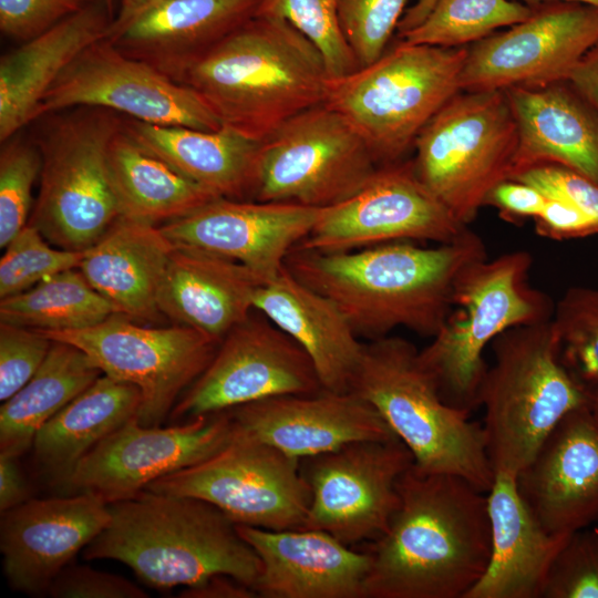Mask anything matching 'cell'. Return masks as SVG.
<instances>
[{"label":"cell","mask_w":598,"mask_h":598,"mask_svg":"<svg viewBox=\"0 0 598 598\" xmlns=\"http://www.w3.org/2000/svg\"><path fill=\"white\" fill-rule=\"evenodd\" d=\"M486 257L483 239L466 228L435 247L400 240L338 252L293 248L285 267L372 341L401 327L433 338L452 310L456 280Z\"/></svg>","instance_id":"obj_1"},{"label":"cell","mask_w":598,"mask_h":598,"mask_svg":"<svg viewBox=\"0 0 598 598\" xmlns=\"http://www.w3.org/2000/svg\"><path fill=\"white\" fill-rule=\"evenodd\" d=\"M398 492L386 530L365 549L364 598H465L491 557L487 493L414 463Z\"/></svg>","instance_id":"obj_2"},{"label":"cell","mask_w":598,"mask_h":598,"mask_svg":"<svg viewBox=\"0 0 598 598\" xmlns=\"http://www.w3.org/2000/svg\"><path fill=\"white\" fill-rule=\"evenodd\" d=\"M172 80L196 91L224 126L262 141L324 103L330 76L319 50L289 22L254 16Z\"/></svg>","instance_id":"obj_3"},{"label":"cell","mask_w":598,"mask_h":598,"mask_svg":"<svg viewBox=\"0 0 598 598\" xmlns=\"http://www.w3.org/2000/svg\"><path fill=\"white\" fill-rule=\"evenodd\" d=\"M107 505L111 519L83 549L85 559L118 560L158 589L193 587L216 575L254 588L260 559L213 504L143 491Z\"/></svg>","instance_id":"obj_4"},{"label":"cell","mask_w":598,"mask_h":598,"mask_svg":"<svg viewBox=\"0 0 598 598\" xmlns=\"http://www.w3.org/2000/svg\"><path fill=\"white\" fill-rule=\"evenodd\" d=\"M350 391L369 402L429 473L460 476L487 493L495 480L483 425L446 403L420 350L388 336L364 343Z\"/></svg>","instance_id":"obj_5"},{"label":"cell","mask_w":598,"mask_h":598,"mask_svg":"<svg viewBox=\"0 0 598 598\" xmlns=\"http://www.w3.org/2000/svg\"><path fill=\"white\" fill-rule=\"evenodd\" d=\"M494 362L478 392L487 454L496 474L517 476L587 389L561 360L551 319L511 328L491 343Z\"/></svg>","instance_id":"obj_6"},{"label":"cell","mask_w":598,"mask_h":598,"mask_svg":"<svg viewBox=\"0 0 598 598\" xmlns=\"http://www.w3.org/2000/svg\"><path fill=\"white\" fill-rule=\"evenodd\" d=\"M532 266L530 252L514 250L471 264L456 280L450 315L420 350L423 365L450 405L468 412L478 406L488 367L483 353L496 337L551 319V300L528 285Z\"/></svg>","instance_id":"obj_7"},{"label":"cell","mask_w":598,"mask_h":598,"mask_svg":"<svg viewBox=\"0 0 598 598\" xmlns=\"http://www.w3.org/2000/svg\"><path fill=\"white\" fill-rule=\"evenodd\" d=\"M467 51L399 40L370 65L330 79L324 103L361 134L379 167L402 162L426 123L462 91Z\"/></svg>","instance_id":"obj_8"},{"label":"cell","mask_w":598,"mask_h":598,"mask_svg":"<svg viewBox=\"0 0 598 598\" xmlns=\"http://www.w3.org/2000/svg\"><path fill=\"white\" fill-rule=\"evenodd\" d=\"M43 117L48 121L34 138L42 156L41 185L28 224L59 248L83 251L120 217L109 148L125 117L89 106Z\"/></svg>","instance_id":"obj_9"},{"label":"cell","mask_w":598,"mask_h":598,"mask_svg":"<svg viewBox=\"0 0 598 598\" xmlns=\"http://www.w3.org/2000/svg\"><path fill=\"white\" fill-rule=\"evenodd\" d=\"M413 148L420 182L468 226L492 189L514 174L518 130L506 92L461 91L421 130Z\"/></svg>","instance_id":"obj_10"},{"label":"cell","mask_w":598,"mask_h":598,"mask_svg":"<svg viewBox=\"0 0 598 598\" xmlns=\"http://www.w3.org/2000/svg\"><path fill=\"white\" fill-rule=\"evenodd\" d=\"M378 168L361 134L321 103L261 141L252 199L328 208L358 193Z\"/></svg>","instance_id":"obj_11"},{"label":"cell","mask_w":598,"mask_h":598,"mask_svg":"<svg viewBox=\"0 0 598 598\" xmlns=\"http://www.w3.org/2000/svg\"><path fill=\"white\" fill-rule=\"evenodd\" d=\"M300 461L236 429L213 456L153 481L145 491L206 501L236 525L298 529L311 502Z\"/></svg>","instance_id":"obj_12"},{"label":"cell","mask_w":598,"mask_h":598,"mask_svg":"<svg viewBox=\"0 0 598 598\" xmlns=\"http://www.w3.org/2000/svg\"><path fill=\"white\" fill-rule=\"evenodd\" d=\"M39 332L80 348L103 374L136 385L142 393L138 423L144 426L164 422L219 344L187 326L144 327L121 313L83 329Z\"/></svg>","instance_id":"obj_13"},{"label":"cell","mask_w":598,"mask_h":598,"mask_svg":"<svg viewBox=\"0 0 598 598\" xmlns=\"http://www.w3.org/2000/svg\"><path fill=\"white\" fill-rule=\"evenodd\" d=\"M79 106L102 107L156 125L224 127L196 91L125 55L107 39L86 48L69 65L42 99L34 121Z\"/></svg>","instance_id":"obj_14"},{"label":"cell","mask_w":598,"mask_h":598,"mask_svg":"<svg viewBox=\"0 0 598 598\" xmlns=\"http://www.w3.org/2000/svg\"><path fill=\"white\" fill-rule=\"evenodd\" d=\"M414 463L399 439L358 441L300 461L311 488L302 529H320L348 546L378 539L399 505L398 482Z\"/></svg>","instance_id":"obj_15"},{"label":"cell","mask_w":598,"mask_h":598,"mask_svg":"<svg viewBox=\"0 0 598 598\" xmlns=\"http://www.w3.org/2000/svg\"><path fill=\"white\" fill-rule=\"evenodd\" d=\"M235 432L228 410L168 427L144 426L134 417L97 443L59 487L106 504L127 499L153 481L213 456Z\"/></svg>","instance_id":"obj_16"},{"label":"cell","mask_w":598,"mask_h":598,"mask_svg":"<svg viewBox=\"0 0 598 598\" xmlns=\"http://www.w3.org/2000/svg\"><path fill=\"white\" fill-rule=\"evenodd\" d=\"M321 390L307 352L267 317L251 312L223 338L171 417L187 421L266 398Z\"/></svg>","instance_id":"obj_17"},{"label":"cell","mask_w":598,"mask_h":598,"mask_svg":"<svg viewBox=\"0 0 598 598\" xmlns=\"http://www.w3.org/2000/svg\"><path fill=\"white\" fill-rule=\"evenodd\" d=\"M597 44V7L542 3L526 20L468 45L461 87L489 91L567 81Z\"/></svg>","instance_id":"obj_18"},{"label":"cell","mask_w":598,"mask_h":598,"mask_svg":"<svg viewBox=\"0 0 598 598\" xmlns=\"http://www.w3.org/2000/svg\"><path fill=\"white\" fill-rule=\"evenodd\" d=\"M461 224L420 182L411 162L380 166L347 200L324 208L295 248L338 252L400 240L456 239Z\"/></svg>","instance_id":"obj_19"},{"label":"cell","mask_w":598,"mask_h":598,"mask_svg":"<svg viewBox=\"0 0 598 598\" xmlns=\"http://www.w3.org/2000/svg\"><path fill=\"white\" fill-rule=\"evenodd\" d=\"M323 209L218 197L159 227L174 247L234 260L266 281L283 268Z\"/></svg>","instance_id":"obj_20"},{"label":"cell","mask_w":598,"mask_h":598,"mask_svg":"<svg viewBox=\"0 0 598 598\" xmlns=\"http://www.w3.org/2000/svg\"><path fill=\"white\" fill-rule=\"evenodd\" d=\"M110 519L109 505L86 493L29 498L1 513L0 550L8 582L23 594H48L60 571Z\"/></svg>","instance_id":"obj_21"},{"label":"cell","mask_w":598,"mask_h":598,"mask_svg":"<svg viewBox=\"0 0 598 598\" xmlns=\"http://www.w3.org/2000/svg\"><path fill=\"white\" fill-rule=\"evenodd\" d=\"M516 482L550 534L569 535L598 519V413L587 404L564 416Z\"/></svg>","instance_id":"obj_22"},{"label":"cell","mask_w":598,"mask_h":598,"mask_svg":"<svg viewBox=\"0 0 598 598\" xmlns=\"http://www.w3.org/2000/svg\"><path fill=\"white\" fill-rule=\"evenodd\" d=\"M228 412L238 431L299 460L358 441L399 439L380 413L352 391L277 395Z\"/></svg>","instance_id":"obj_23"},{"label":"cell","mask_w":598,"mask_h":598,"mask_svg":"<svg viewBox=\"0 0 598 598\" xmlns=\"http://www.w3.org/2000/svg\"><path fill=\"white\" fill-rule=\"evenodd\" d=\"M257 553L254 586L262 598H364L371 556L320 529L270 530L236 525Z\"/></svg>","instance_id":"obj_24"},{"label":"cell","mask_w":598,"mask_h":598,"mask_svg":"<svg viewBox=\"0 0 598 598\" xmlns=\"http://www.w3.org/2000/svg\"><path fill=\"white\" fill-rule=\"evenodd\" d=\"M259 0H153L106 39L168 78L255 16Z\"/></svg>","instance_id":"obj_25"},{"label":"cell","mask_w":598,"mask_h":598,"mask_svg":"<svg viewBox=\"0 0 598 598\" xmlns=\"http://www.w3.org/2000/svg\"><path fill=\"white\" fill-rule=\"evenodd\" d=\"M113 20L105 0H95L1 58V144L34 121L47 92L86 48L107 38Z\"/></svg>","instance_id":"obj_26"},{"label":"cell","mask_w":598,"mask_h":598,"mask_svg":"<svg viewBox=\"0 0 598 598\" xmlns=\"http://www.w3.org/2000/svg\"><path fill=\"white\" fill-rule=\"evenodd\" d=\"M504 91L518 130L512 178L553 163L598 184V115L568 81Z\"/></svg>","instance_id":"obj_27"},{"label":"cell","mask_w":598,"mask_h":598,"mask_svg":"<svg viewBox=\"0 0 598 598\" xmlns=\"http://www.w3.org/2000/svg\"><path fill=\"white\" fill-rule=\"evenodd\" d=\"M254 309L307 352L324 390L350 391L364 343L331 300L283 266L257 289Z\"/></svg>","instance_id":"obj_28"},{"label":"cell","mask_w":598,"mask_h":598,"mask_svg":"<svg viewBox=\"0 0 598 598\" xmlns=\"http://www.w3.org/2000/svg\"><path fill=\"white\" fill-rule=\"evenodd\" d=\"M492 549L465 598H542L550 566L568 535L547 532L526 506L516 477L496 474L487 492Z\"/></svg>","instance_id":"obj_29"},{"label":"cell","mask_w":598,"mask_h":598,"mask_svg":"<svg viewBox=\"0 0 598 598\" xmlns=\"http://www.w3.org/2000/svg\"><path fill=\"white\" fill-rule=\"evenodd\" d=\"M264 282L243 264L175 247L159 288L158 309L174 323L220 342L252 312Z\"/></svg>","instance_id":"obj_30"},{"label":"cell","mask_w":598,"mask_h":598,"mask_svg":"<svg viewBox=\"0 0 598 598\" xmlns=\"http://www.w3.org/2000/svg\"><path fill=\"white\" fill-rule=\"evenodd\" d=\"M175 249L161 227L120 216L89 249L79 270L116 313L154 321L158 293Z\"/></svg>","instance_id":"obj_31"},{"label":"cell","mask_w":598,"mask_h":598,"mask_svg":"<svg viewBox=\"0 0 598 598\" xmlns=\"http://www.w3.org/2000/svg\"><path fill=\"white\" fill-rule=\"evenodd\" d=\"M145 150L217 197L251 198L261 141L229 127L203 131L124 118Z\"/></svg>","instance_id":"obj_32"},{"label":"cell","mask_w":598,"mask_h":598,"mask_svg":"<svg viewBox=\"0 0 598 598\" xmlns=\"http://www.w3.org/2000/svg\"><path fill=\"white\" fill-rule=\"evenodd\" d=\"M141 406L136 385L102 374L35 434L32 450L39 473L59 487L97 443L138 417Z\"/></svg>","instance_id":"obj_33"},{"label":"cell","mask_w":598,"mask_h":598,"mask_svg":"<svg viewBox=\"0 0 598 598\" xmlns=\"http://www.w3.org/2000/svg\"><path fill=\"white\" fill-rule=\"evenodd\" d=\"M109 169L120 216L128 219L165 224L218 198L140 145L124 122L110 144Z\"/></svg>","instance_id":"obj_34"},{"label":"cell","mask_w":598,"mask_h":598,"mask_svg":"<svg viewBox=\"0 0 598 598\" xmlns=\"http://www.w3.org/2000/svg\"><path fill=\"white\" fill-rule=\"evenodd\" d=\"M102 374L80 348L52 340L35 374L1 405L0 454H24L42 425Z\"/></svg>","instance_id":"obj_35"},{"label":"cell","mask_w":598,"mask_h":598,"mask_svg":"<svg viewBox=\"0 0 598 598\" xmlns=\"http://www.w3.org/2000/svg\"><path fill=\"white\" fill-rule=\"evenodd\" d=\"M116 313L113 306L73 268L44 278L32 288L0 300V322L38 331H68L95 326Z\"/></svg>","instance_id":"obj_36"},{"label":"cell","mask_w":598,"mask_h":598,"mask_svg":"<svg viewBox=\"0 0 598 598\" xmlns=\"http://www.w3.org/2000/svg\"><path fill=\"white\" fill-rule=\"evenodd\" d=\"M532 13L533 7L516 0H437L422 22L398 39L409 44L468 47Z\"/></svg>","instance_id":"obj_37"},{"label":"cell","mask_w":598,"mask_h":598,"mask_svg":"<svg viewBox=\"0 0 598 598\" xmlns=\"http://www.w3.org/2000/svg\"><path fill=\"white\" fill-rule=\"evenodd\" d=\"M551 321L561 360L587 391L598 386V287L568 288L554 305Z\"/></svg>","instance_id":"obj_38"},{"label":"cell","mask_w":598,"mask_h":598,"mask_svg":"<svg viewBox=\"0 0 598 598\" xmlns=\"http://www.w3.org/2000/svg\"><path fill=\"white\" fill-rule=\"evenodd\" d=\"M339 0H259L255 16L283 19L321 53L330 79L359 69L338 17Z\"/></svg>","instance_id":"obj_39"},{"label":"cell","mask_w":598,"mask_h":598,"mask_svg":"<svg viewBox=\"0 0 598 598\" xmlns=\"http://www.w3.org/2000/svg\"><path fill=\"white\" fill-rule=\"evenodd\" d=\"M85 250L53 248L27 224L4 247L0 259V298L23 292L47 277L79 268Z\"/></svg>","instance_id":"obj_40"},{"label":"cell","mask_w":598,"mask_h":598,"mask_svg":"<svg viewBox=\"0 0 598 598\" xmlns=\"http://www.w3.org/2000/svg\"><path fill=\"white\" fill-rule=\"evenodd\" d=\"M42 156L35 141L12 137L0 154V247L29 221L33 184L41 173Z\"/></svg>","instance_id":"obj_41"},{"label":"cell","mask_w":598,"mask_h":598,"mask_svg":"<svg viewBox=\"0 0 598 598\" xmlns=\"http://www.w3.org/2000/svg\"><path fill=\"white\" fill-rule=\"evenodd\" d=\"M408 0H339L343 37L359 68L375 62L386 51Z\"/></svg>","instance_id":"obj_42"},{"label":"cell","mask_w":598,"mask_h":598,"mask_svg":"<svg viewBox=\"0 0 598 598\" xmlns=\"http://www.w3.org/2000/svg\"><path fill=\"white\" fill-rule=\"evenodd\" d=\"M542 598H598V529L582 528L567 536Z\"/></svg>","instance_id":"obj_43"},{"label":"cell","mask_w":598,"mask_h":598,"mask_svg":"<svg viewBox=\"0 0 598 598\" xmlns=\"http://www.w3.org/2000/svg\"><path fill=\"white\" fill-rule=\"evenodd\" d=\"M52 340L41 332L0 322V400L16 394L43 363Z\"/></svg>","instance_id":"obj_44"},{"label":"cell","mask_w":598,"mask_h":598,"mask_svg":"<svg viewBox=\"0 0 598 598\" xmlns=\"http://www.w3.org/2000/svg\"><path fill=\"white\" fill-rule=\"evenodd\" d=\"M95 0H0V30L27 41L79 12Z\"/></svg>","instance_id":"obj_45"},{"label":"cell","mask_w":598,"mask_h":598,"mask_svg":"<svg viewBox=\"0 0 598 598\" xmlns=\"http://www.w3.org/2000/svg\"><path fill=\"white\" fill-rule=\"evenodd\" d=\"M512 179L530 184L546 196L569 202L598 225V184L559 164H540Z\"/></svg>","instance_id":"obj_46"},{"label":"cell","mask_w":598,"mask_h":598,"mask_svg":"<svg viewBox=\"0 0 598 598\" xmlns=\"http://www.w3.org/2000/svg\"><path fill=\"white\" fill-rule=\"evenodd\" d=\"M48 595L55 598H145L147 594L128 579L89 566H66L52 581Z\"/></svg>","instance_id":"obj_47"},{"label":"cell","mask_w":598,"mask_h":598,"mask_svg":"<svg viewBox=\"0 0 598 598\" xmlns=\"http://www.w3.org/2000/svg\"><path fill=\"white\" fill-rule=\"evenodd\" d=\"M537 235L565 240L598 235V225L576 206L564 199L548 197L542 213L534 219Z\"/></svg>","instance_id":"obj_48"},{"label":"cell","mask_w":598,"mask_h":598,"mask_svg":"<svg viewBox=\"0 0 598 598\" xmlns=\"http://www.w3.org/2000/svg\"><path fill=\"white\" fill-rule=\"evenodd\" d=\"M546 200L547 196L535 186L507 179L492 189L485 206L497 208L505 220L516 221L530 217L535 219L542 213Z\"/></svg>","instance_id":"obj_49"},{"label":"cell","mask_w":598,"mask_h":598,"mask_svg":"<svg viewBox=\"0 0 598 598\" xmlns=\"http://www.w3.org/2000/svg\"><path fill=\"white\" fill-rule=\"evenodd\" d=\"M18 457L0 454V512L9 511L29 497V487L17 462Z\"/></svg>","instance_id":"obj_50"},{"label":"cell","mask_w":598,"mask_h":598,"mask_svg":"<svg viewBox=\"0 0 598 598\" xmlns=\"http://www.w3.org/2000/svg\"><path fill=\"white\" fill-rule=\"evenodd\" d=\"M186 598H252L258 597L254 588L227 576L216 575L204 582L187 587L181 592Z\"/></svg>","instance_id":"obj_51"},{"label":"cell","mask_w":598,"mask_h":598,"mask_svg":"<svg viewBox=\"0 0 598 598\" xmlns=\"http://www.w3.org/2000/svg\"><path fill=\"white\" fill-rule=\"evenodd\" d=\"M567 81L598 115V44L576 65Z\"/></svg>","instance_id":"obj_52"},{"label":"cell","mask_w":598,"mask_h":598,"mask_svg":"<svg viewBox=\"0 0 598 598\" xmlns=\"http://www.w3.org/2000/svg\"><path fill=\"white\" fill-rule=\"evenodd\" d=\"M436 1L437 0H417L413 6L408 8L398 24V32L404 33L422 22Z\"/></svg>","instance_id":"obj_53"},{"label":"cell","mask_w":598,"mask_h":598,"mask_svg":"<svg viewBox=\"0 0 598 598\" xmlns=\"http://www.w3.org/2000/svg\"><path fill=\"white\" fill-rule=\"evenodd\" d=\"M153 0H121L120 9L111 24L109 35L118 31L142 8Z\"/></svg>","instance_id":"obj_54"},{"label":"cell","mask_w":598,"mask_h":598,"mask_svg":"<svg viewBox=\"0 0 598 598\" xmlns=\"http://www.w3.org/2000/svg\"><path fill=\"white\" fill-rule=\"evenodd\" d=\"M522 2L529 7H535L546 2H574L589 4L598 8V0H522Z\"/></svg>","instance_id":"obj_55"},{"label":"cell","mask_w":598,"mask_h":598,"mask_svg":"<svg viewBox=\"0 0 598 598\" xmlns=\"http://www.w3.org/2000/svg\"><path fill=\"white\" fill-rule=\"evenodd\" d=\"M589 394V405L594 411L598 413V386L588 390Z\"/></svg>","instance_id":"obj_56"},{"label":"cell","mask_w":598,"mask_h":598,"mask_svg":"<svg viewBox=\"0 0 598 598\" xmlns=\"http://www.w3.org/2000/svg\"><path fill=\"white\" fill-rule=\"evenodd\" d=\"M105 2L109 6V8L111 9V11H113V0H105Z\"/></svg>","instance_id":"obj_57"}]
</instances>
